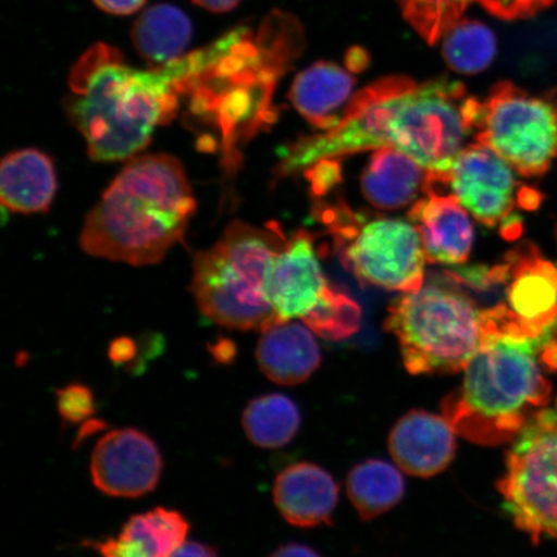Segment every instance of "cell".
<instances>
[{"label":"cell","mask_w":557,"mask_h":557,"mask_svg":"<svg viewBox=\"0 0 557 557\" xmlns=\"http://www.w3.org/2000/svg\"><path fill=\"white\" fill-rule=\"evenodd\" d=\"M271 557H320L313 549L290 543V545L278 547Z\"/></svg>","instance_id":"35"},{"label":"cell","mask_w":557,"mask_h":557,"mask_svg":"<svg viewBox=\"0 0 557 557\" xmlns=\"http://www.w3.org/2000/svg\"><path fill=\"white\" fill-rule=\"evenodd\" d=\"M276 224L255 227L234 221L212 248L194 262L193 292L213 323L239 331L263 330L274 320L267 278L287 244Z\"/></svg>","instance_id":"4"},{"label":"cell","mask_w":557,"mask_h":557,"mask_svg":"<svg viewBox=\"0 0 557 557\" xmlns=\"http://www.w3.org/2000/svg\"><path fill=\"white\" fill-rule=\"evenodd\" d=\"M131 35L138 54L151 67H157L185 55L193 25L177 7L157 4L137 18Z\"/></svg>","instance_id":"23"},{"label":"cell","mask_w":557,"mask_h":557,"mask_svg":"<svg viewBox=\"0 0 557 557\" xmlns=\"http://www.w3.org/2000/svg\"><path fill=\"white\" fill-rule=\"evenodd\" d=\"M58 410L62 420L81 423L95 414L96 404L92 389L82 383H70L55 393Z\"/></svg>","instance_id":"29"},{"label":"cell","mask_w":557,"mask_h":557,"mask_svg":"<svg viewBox=\"0 0 557 557\" xmlns=\"http://www.w3.org/2000/svg\"><path fill=\"white\" fill-rule=\"evenodd\" d=\"M543 339L493 333L465 368L462 386L443 403L456 433L480 445L518 437L552 398L537 347Z\"/></svg>","instance_id":"3"},{"label":"cell","mask_w":557,"mask_h":557,"mask_svg":"<svg viewBox=\"0 0 557 557\" xmlns=\"http://www.w3.org/2000/svg\"><path fill=\"white\" fill-rule=\"evenodd\" d=\"M201 9L214 13H225L235 9L240 0H193Z\"/></svg>","instance_id":"34"},{"label":"cell","mask_w":557,"mask_h":557,"mask_svg":"<svg viewBox=\"0 0 557 557\" xmlns=\"http://www.w3.org/2000/svg\"><path fill=\"white\" fill-rule=\"evenodd\" d=\"M94 3L110 15L128 16L141 10L146 0H94Z\"/></svg>","instance_id":"32"},{"label":"cell","mask_w":557,"mask_h":557,"mask_svg":"<svg viewBox=\"0 0 557 557\" xmlns=\"http://www.w3.org/2000/svg\"><path fill=\"white\" fill-rule=\"evenodd\" d=\"M404 487L401 473L380 459L358 465L347 478L348 497L364 520L392 510L400 503Z\"/></svg>","instance_id":"24"},{"label":"cell","mask_w":557,"mask_h":557,"mask_svg":"<svg viewBox=\"0 0 557 557\" xmlns=\"http://www.w3.org/2000/svg\"><path fill=\"white\" fill-rule=\"evenodd\" d=\"M497 44L490 27L476 20H461L444 37L447 64L462 74H478L492 64Z\"/></svg>","instance_id":"26"},{"label":"cell","mask_w":557,"mask_h":557,"mask_svg":"<svg viewBox=\"0 0 557 557\" xmlns=\"http://www.w3.org/2000/svg\"><path fill=\"white\" fill-rule=\"evenodd\" d=\"M386 330L412 374L462 371L491 334L503 332L492 310L451 284L424 285L395 299Z\"/></svg>","instance_id":"5"},{"label":"cell","mask_w":557,"mask_h":557,"mask_svg":"<svg viewBox=\"0 0 557 557\" xmlns=\"http://www.w3.org/2000/svg\"><path fill=\"white\" fill-rule=\"evenodd\" d=\"M556 410H557V406H556Z\"/></svg>","instance_id":"38"},{"label":"cell","mask_w":557,"mask_h":557,"mask_svg":"<svg viewBox=\"0 0 557 557\" xmlns=\"http://www.w3.org/2000/svg\"><path fill=\"white\" fill-rule=\"evenodd\" d=\"M195 208L189 181L176 158L132 159L87 215L82 248L132 267L158 263L183 239Z\"/></svg>","instance_id":"2"},{"label":"cell","mask_w":557,"mask_h":557,"mask_svg":"<svg viewBox=\"0 0 557 557\" xmlns=\"http://www.w3.org/2000/svg\"><path fill=\"white\" fill-rule=\"evenodd\" d=\"M408 219L420 233L430 263L461 264L469 260L473 244L470 212L455 195L431 191L417 200Z\"/></svg>","instance_id":"15"},{"label":"cell","mask_w":557,"mask_h":557,"mask_svg":"<svg viewBox=\"0 0 557 557\" xmlns=\"http://www.w3.org/2000/svg\"><path fill=\"white\" fill-rule=\"evenodd\" d=\"M407 76H387L354 95L337 127L323 135L299 138L283 157L284 174L309 166L324 159H336L375 151L392 146L389 124L401 96L414 85Z\"/></svg>","instance_id":"10"},{"label":"cell","mask_w":557,"mask_h":557,"mask_svg":"<svg viewBox=\"0 0 557 557\" xmlns=\"http://www.w3.org/2000/svg\"><path fill=\"white\" fill-rule=\"evenodd\" d=\"M430 173L414 159L387 146L375 150L361 174V193L372 205L386 211L406 208L426 193Z\"/></svg>","instance_id":"21"},{"label":"cell","mask_w":557,"mask_h":557,"mask_svg":"<svg viewBox=\"0 0 557 557\" xmlns=\"http://www.w3.org/2000/svg\"><path fill=\"white\" fill-rule=\"evenodd\" d=\"M471 0H399L403 15L430 45L462 20Z\"/></svg>","instance_id":"27"},{"label":"cell","mask_w":557,"mask_h":557,"mask_svg":"<svg viewBox=\"0 0 557 557\" xmlns=\"http://www.w3.org/2000/svg\"><path fill=\"white\" fill-rule=\"evenodd\" d=\"M337 499L336 482L329 472L312 463L289 466L275 480V505L292 525L330 524Z\"/></svg>","instance_id":"17"},{"label":"cell","mask_w":557,"mask_h":557,"mask_svg":"<svg viewBox=\"0 0 557 557\" xmlns=\"http://www.w3.org/2000/svg\"><path fill=\"white\" fill-rule=\"evenodd\" d=\"M302 322L319 336L341 341L359 331L361 309L351 298L331 287L318 308L305 317Z\"/></svg>","instance_id":"28"},{"label":"cell","mask_w":557,"mask_h":557,"mask_svg":"<svg viewBox=\"0 0 557 557\" xmlns=\"http://www.w3.org/2000/svg\"><path fill=\"white\" fill-rule=\"evenodd\" d=\"M473 136L521 176L540 177L557 157V96L499 83L480 103Z\"/></svg>","instance_id":"8"},{"label":"cell","mask_w":557,"mask_h":557,"mask_svg":"<svg viewBox=\"0 0 557 557\" xmlns=\"http://www.w3.org/2000/svg\"><path fill=\"white\" fill-rule=\"evenodd\" d=\"M58 187L52 160L45 152L25 149L7 156L0 173L2 205L15 213L47 212Z\"/></svg>","instance_id":"22"},{"label":"cell","mask_w":557,"mask_h":557,"mask_svg":"<svg viewBox=\"0 0 557 557\" xmlns=\"http://www.w3.org/2000/svg\"><path fill=\"white\" fill-rule=\"evenodd\" d=\"M504 332L546 339L557 322V269L543 260L532 244H521L506 256Z\"/></svg>","instance_id":"11"},{"label":"cell","mask_w":557,"mask_h":557,"mask_svg":"<svg viewBox=\"0 0 557 557\" xmlns=\"http://www.w3.org/2000/svg\"><path fill=\"white\" fill-rule=\"evenodd\" d=\"M492 15L503 20H518L533 16L555 0H476Z\"/></svg>","instance_id":"30"},{"label":"cell","mask_w":557,"mask_h":557,"mask_svg":"<svg viewBox=\"0 0 557 557\" xmlns=\"http://www.w3.org/2000/svg\"><path fill=\"white\" fill-rule=\"evenodd\" d=\"M194 67V52L163 66L139 70L125 64L114 47H90L70 74L65 104L86 139L89 157L114 162L144 150L158 125L176 115Z\"/></svg>","instance_id":"1"},{"label":"cell","mask_w":557,"mask_h":557,"mask_svg":"<svg viewBox=\"0 0 557 557\" xmlns=\"http://www.w3.org/2000/svg\"><path fill=\"white\" fill-rule=\"evenodd\" d=\"M256 355L264 375L283 386L309 380L322 361L312 330L290 320L264 326Z\"/></svg>","instance_id":"18"},{"label":"cell","mask_w":557,"mask_h":557,"mask_svg":"<svg viewBox=\"0 0 557 557\" xmlns=\"http://www.w3.org/2000/svg\"><path fill=\"white\" fill-rule=\"evenodd\" d=\"M331 287L311 235L306 230H297L275 257L267 278V296L274 310L273 323L308 317Z\"/></svg>","instance_id":"14"},{"label":"cell","mask_w":557,"mask_h":557,"mask_svg":"<svg viewBox=\"0 0 557 557\" xmlns=\"http://www.w3.org/2000/svg\"><path fill=\"white\" fill-rule=\"evenodd\" d=\"M320 219L331 230L341 262L361 284L403 294L423 287L428 259L412 222L367 220L343 203L322 208Z\"/></svg>","instance_id":"7"},{"label":"cell","mask_w":557,"mask_h":557,"mask_svg":"<svg viewBox=\"0 0 557 557\" xmlns=\"http://www.w3.org/2000/svg\"><path fill=\"white\" fill-rule=\"evenodd\" d=\"M171 557H219L218 552L211 546L200 542H185Z\"/></svg>","instance_id":"33"},{"label":"cell","mask_w":557,"mask_h":557,"mask_svg":"<svg viewBox=\"0 0 557 557\" xmlns=\"http://www.w3.org/2000/svg\"><path fill=\"white\" fill-rule=\"evenodd\" d=\"M189 528L183 513L157 507L132 517L116 537L90 545L102 557H171L184 545Z\"/></svg>","instance_id":"19"},{"label":"cell","mask_w":557,"mask_h":557,"mask_svg":"<svg viewBox=\"0 0 557 557\" xmlns=\"http://www.w3.org/2000/svg\"><path fill=\"white\" fill-rule=\"evenodd\" d=\"M505 508L535 545L557 540V412L540 410L508 453L498 484Z\"/></svg>","instance_id":"9"},{"label":"cell","mask_w":557,"mask_h":557,"mask_svg":"<svg viewBox=\"0 0 557 557\" xmlns=\"http://www.w3.org/2000/svg\"><path fill=\"white\" fill-rule=\"evenodd\" d=\"M163 459L158 445L137 429H117L97 442L90 475L97 490L111 497L137 498L156 490Z\"/></svg>","instance_id":"13"},{"label":"cell","mask_w":557,"mask_h":557,"mask_svg":"<svg viewBox=\"0 0 557 557\" xmlns=\"http://www.w3.org/2000/svg\"><path fill=\"white\" fill-rule=\"evenodd\" d=\"M244 433L260 448L284 447L301 423L296 404L281 394L262 395L250 401L242 418Z\"/></svg>","instance_id":"25"},{"label":"cell","mask_w":557,"mask_h":557,"mask_svg":"<svg viewBox=\"0 0 557 557\" xmlns=\"http://www.w3.org/2000/svg\"><path fill=\"white\" fill-rule=\"evenodd\" d=\"M354 88L350 72L333 62H317L296 76L289 99L306 121L325 132L343 120Z\"/></svg>","instance_id":"20"},{"label":"cell","mask_w":557,"mask_h":557,"mask_svg":"<svg viewBox=\"0 0 557 557\" xmlns=\"http://www.w3.org/2000/svg\"><path fill=\"white\" fill-rule=\"evenodd\" d=\"M480 103L462 83L448 79L414 83L401 96L389 124L392 146L429 171L431 189H445L466 139L475 132Z\"/></svg>","instance_id":"6"},{"label":"cell","mask_w":557,"mask_h":557,"mask_svg":"<svg viewBox=\"0 0 557 557\" xmlns=\"http://www.w3.org/2000/svg\"><path fill=\"white\" fill-rule=\"evenodd\" d=\"M132 357H134V346L128 341H120L110 348V358L115 363H124V361L131 360Z\"/></svg>","instance_id":"36"},{"label":"cell","mask_w":557,"mask_h":557,"mask_svg":"<svg viewBox=\"0 0 557 557\" xmlns=\"http://www.w3.org/2000/svg\"><path fill=\"white\" fill-rule=\"evenodd\" d=\"M543 363H545L553 371H557V344H549L545 347L542 355Z\"/></svg>","instance_id":"37"},{"label":"cell","mask_w":557,"mask_h":557,"mask_svg":"<svg viewBox=\"0 0 557 557\" xmlns=\"http://www.w3.org/2000/svg\"><path fill=\"white\" fill-rule=\"evenodd\" d=\"M513 169L496 151L475 141L461 151L448 174L449 187L480 224L496 227L510 218L525 187L518 190Z\"/></svg>","instance_id":"12"},{"label":"cell","mask_w":557,"mask_h":557,"mask_svg":"<svg viewBox=\"0 0 557 557\" xmlns=\"http://www.w3.org/2000/svg\"><path fill=\"white\" fill-rule=\"evenodd\" d=\"M456 434L447 418L414 410L395 424L388 448L394 461L409 475L435 476L455 458Z\"/></svg>","instance_id":"16"},{"label":"cell","mask_w":557,"mask_h":557,"mask_svg":"<svg viewBox=\"0 0 557 557\" xmlns=\"http://www.w3.org/2000/svg\"><path fill=\"white\" fill-rule=\"evenodd\" d=\"M310 181L311 190L317 197H323L334 185L341 183V166L336 159H324L309 166L305 172Z\"/></svg>","instance_id":"31"}]
</instances>
